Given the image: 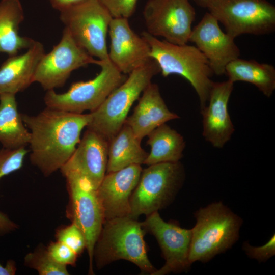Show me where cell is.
Segmentation results:
<instances>
[{"mask_svg": "<svg viewBox=\"0 0 275 275\" xmlns=\"http://www.w3.org/2000/svg\"><path fill=\"white\" fill-rule=\"evenodd\" d=\"M147 136V144L151 150L144 164L177 162L183 157L184 138L166 123L156 128Z\"/></svg>", "mask_w": 275, "mask_h": 275, "instance_id": "obj_24", "label": "cell"}, {"mask_svg": "<svg viewBox=\"0 0 275 275\" xmlns=\"http://www.w3.org/2000/svg\"><path fill=\"white\" fill-rule=\"evenodd\" d=\"M24 264L35 269L40 275H68L67 266L57 263L49 254L46 248L39 245L24 257Z\"/></svg>", "mask_w": 275, "mask_h": 275, "instance_id": "obj_27", "label": "cell"}, {"mask_svg": "<svg viewBox=\"0 0 275 275\" xmlns=\"http://www.w3.org/2000/svg\"><path fill=\"white\" fill-rule=\"evenodd\" d=\"M145 232L156 238L161 249L165 263L152 275H166L170 273L188 271L191 265L189 252L191 229L181 228L174 222H165L158 212L147 216L141 222Z\"/></svg>", "mask_w": 275, "mask_h": 275, "instance_id": "obj_13", "label": "cell"}, {"mask_svg": "<svg viewBox=\"0 0 275 275\" xmlns=\"http://www.w3.org/2000/svg\"><path fill=\"white\" fill-rule=\"evenodd\" d=\"M206 8L234 38L275 30V7L267 0H213Z\"/></svg>", "mask_w": 275, "mask_h": 275, "instance_id": "obj_9", "label": "cell"}, {"mask_svg": "<svg viewBox=\"0 0 275 275\" xmlns=\"http://www.w3.org/2000/svg\"><path fill=\"white\" fill-rule=\"evenodd\" d=\"M60 171L66 179L69 194L67 216L85 235L89 261V273L93 274L94 247L104 221L97 189L86 178L76 172Z\"/></svg>", "mask_w": 275, "mask_h": 275, "instance_id": "obj_10", "label": "cell"}, {"mask_svg": "<svg viewBox=\"0 0 275 275\" xmlns=\"http://www.w3.org/2000/svg\"><path fill=\"white\" fill-rule=\"evenodd\" d=\"M225 74L234 83L245 81L255 85L268 98L275 90V68L269 64L238 58L227 65Z\"/></svg>", "mask_w": 275, "mask_h": 275, "instance_id": "obj_25", "label": "cell"}, {"mask_svg": "<svg viewBox=\"0 0 275 275\" xmlns=\"http://www.w3.org/2000/svg\"><path fill=\"white\" fill-rule=\"evenodd\" d=\"M44 54L43 45L35 40L25 52L9 56L0 67V94L16 95L34 82L37 67Z\"/></svg>", "mask_w": 275, "mask_h": 275, "instance_id": "obj_20", "label": "cell"}, {"mask_svg": "<svg viewBox=\"0 0 275 275\" xmlns=\"http://www.w3.org/2000/svg\"><path fill=\"white\" fill-rule=\"evenodd\" d=\"M141 141L125 123L117 133L108 141L106 173L133 164H144L148 153L142 147Z\"/></svg>", "mask_w": 275, "mask_h": 275, "instance_id": "obj_22", "label": "cell"}, {"mask_svg": "<svg viewBox=\"0 0 275 275\" xmlns=\"http://www.w3.org/2000/svg\"><path fill=\"white\" fill-rule=\"evenodd\" d=\"M29 151L25 147L17 149H0V179L20 169ZM17 227L8 216L0 212V235L9 233Z\"/></svg>", "mask_w": 275, "mask_h": 275, "instance_id": "obj_26", "label": "cell"}, {"mask_svg": "<svg viewBox=\"0 0 275 275\" xmlns=\"http://www.w3.org/2000/svg\"><path fill=\"white\" fill-rule=\"evenodd\" d=\"M112 18L98 0H87L60 12V15L75 42L101 61L109 60L106 37Z\"/></svg>", "mask_w": 275, "mask_h": 275, "instance_id": "obj_8", "label": "cell"}, {"mask_svg": "<svg viewBox=\"0 0 275 275\" xmlns=\"http://www.w3.org/2000/svg\"><path fill=\"white\" fill-rule=\"evenodd\" d=\"M142 170L141 165L133 164L106 173L96 190L104 222L129 216L130 197Z\"/></svg>", "mask_w": 275, "mask_h": 275, "instance_id": "obj_16", "label": "cell"}, {"mask_svg": "<svg viewBox=\"0 0 275 275\" xmlns=\"http://www.w3.org/2000/svg\"><path fill=\"white\" fill-rule=\"evenodd\" d=\"M113 18L128 19L134 13L138 0H98Z\"/></svg>", "mask_w": 275, "mask_h": 275, "instance_id": "obj_29", "label": "cell"}, {"mask_svg": "<svg viewBox=\"0 0 275 275\" xmlns=\"http://www.w3.org/2000/svg\"><path fill=\"white\" fill-rule=\"evenodd\" d=\"M179 118L167 107L158 86L151 82L142 93L133 113L127 117L125 123L142 141L157 127Z\"/></svg>", "mask_w": 275, "mask_h": 275, "instance_id": "obj_19", "label": "cell"}, {"mask_svg": "<svg viewBox=\"0 0 275 275\" xmlns=\"http://www.w3.org/2000/svg\"><path fill=\"white\" fill-rule=\"evenodd\" d=\"M24 19V11L19 0L0 1V53L15 55L33 44L34 40L22 36L19 33Z\"/></svg>", "mask_w": 275, "mask_h": 275, "instance_id": "obj_21", "label": "cell"}, {"mask_svg": "<svg viewBox=\"0 0 275 275\" xmlns=\"http://www.w3.org/2000/svg\"><path fill=\"white\" fill-rule=\"evenodd\" d=\"M143 14L150 35L175 44L189 42L196 15L189 0H148Z\"/></svg>", "mask_w": 275, "mask_h": 275, "instance_id": "obj_11", "label": "cell"}, {"mask_svg": "<svg viewBox=\"0 0 275 275\" xmlns=\"http://www.w3.org/2000/svg\"><path fill=\"white\" fill-rule=\"evenodd\" d=\"M184 168L180 161L148 166L142 170L130 199L129 216L138 219L169 205L185 180Z\"/></svg>", "mask_w": 275, "mask_h": 275, "instance_id": "obj_6", "label": "cell"}, {"mask_svg": "<svg viewBox=\"0 0 275 275\" xmlns=\"http://www.w3.org/2000/svg\"><path fill=\"white\" fill-rule=\"evenodd\" d=\"M189 260L206 263L225 253L238 241L242 219L222 202L210 203L194 212Z\"/></svg>", "mask_w": 275, "mask_h": 275, "instance_id": "obj_2", "label": "cell"}, {"mask_svg": "<svg viewBox=\"0 0 275 275\" xmlns=\"http://www.w3.org/2000/svg\"><path fill=\"white\" fill-rule=\"evenodd\" d=\"M141 36L150 47V57L158 64L161 75H179L186 79L197 93L200 109L208 102L214 74L208 60L195 46L175 44L159 40L146 31Z\"/></svg>", "mask_w": 275, "mask_h": 275, "instance_id": "obj_4", "label": "cell"}, {"mask_svg": "<svg viewBox=\"0 0 275 275\" xmlns=\"http://www.w3.org/2000/svg\"><path fill=\"white\" fill-rule=\"evenodd\" d=\"M46 249L51 257L57 263L66 266L76 264L78 255L63 243L57 240L52 241Z\"/></svg>", "mask_w": 275, "mask_h": 275, "instance_id": "obj_30", "label": "cell"}, {"mask_svg": "<svg viewBox=\"0 0 275 275\" xmlns=\"http://www.w3.org/2000/svg\"><path fill=\"white\" fill-rule=\"evenodd\" d=\"M160 72L158 64L153 59L131 72L96 109L90 112L91 120L87 129L109 141L124 124L133 103Z\"/></svg>", "mask_w": 275, "mask_h": 275, "instance_id": "obj_5", "label": "cell"}, {"mask_svg": "<svg viewBox=\"0 0 275 275\" xmlns=\"http://www.w3.org/2000/svg\"><path fill=\"white\" fill-rule=\"evenodd\" d=\"M242 249L248 256L259 262H266L275 255V234L268 241L260 246L251 245L248 241L243 242Z\"/></svg>", "mask_w": 275, "mask_h": 275, "instance_id": "obj_31", "label": "cell"}, {"mask_svg": "<svg viewBox=\"0 0 275 275\" xmlns=\"http://www.w3.org/2000/svg\"><path fill=\"white\" fill-rule=\"evenodd\" d=\"M233 88L234 82L228 79L214 82L210 92L208 104L200 109L202 135L215 148L224 147L235 131L228 109Z\"/></svg>", "mask_w": 275, "mask_h": 275, "instance_id": "obj_17", "label": "cell"}, {"mask_svg": "<svg viewBox=\"0 0 275 275\" xmlns=\"http://www.w3.org/2000/svg\"><path fill=\"white\" fill-rule=\"evenodd\" d=\"M21 115L30 132V161L46 177L68 161L91 120L90 113H72L48 107L36 115Z\"/></svg>", "mask_w": 275, "mask_h": 275, "instance_id": "obj_1", "label": "cell"}, {"mask_svg": "<svg viewBox=\"0 0 275 275\" xmlns=\"http://www.w3.org/2000/svg\"><path fill=\"white\" fill-rule=\"evenodd\" d=\"M145 232L141 222L129 216L105 221L94 250L97 268L125 260L136 265L142 273L152 275L157 269L148 257Z\"/></svg>", "mask_w": 275, "mask_h": 275, "instance_id": "obj_3", "label": "cell"}, {"mask_svg": "<svg viewBox=\"0 0 275 275\" xmlns=\"http://www.w3.org/2000/svg\"><path fill=\"white\" fill-rule=\"evenodd\" d=\"M30 132L18 109L15 95L0 94V143L3 147L17 149L29 145Z\"/></svg>", "mask_w": 275, "mask_h": 275, "instance_id": "obj_23", "label": "cell"}, {"mask_svg": "<svg viewBox=\"0 0 275 275\" xmlns=\"http://www.w3.org/2000/svg\"><path fill=\"white\" fill-rule=\"evenodd\" d=\"M193 1L198 6L203 8H207L208 5L213 0H189Z\"/></svg>", "mask_w": 275, "mask_h": 275, "instance_id": "obj_34", "label": "cell"}, {"mask_svg": "<svg viewBox=\"0 0 275 275\" xmlns=\"http://www.w3.org/2000/svg\"><path fill=\"white\" fill-rule=\"evenodd\" d=\"M108 32L111 39L109 59L122 74H129L152 59L149 44L132 30L128 19L113 18Z\"/></svg>", "mask_w": 275, "mask_h": 275, "instance_id": "obj_15", "label": "cell"}, {"mask_svg": "<svg viewBox=\"0 0 275 275\" xmlns=\"http://www.w3.org/2000/svg\"><path fill=\"white\" fill-rule=\"evenodd\" d=\"M108 141L87 129L74 153L61 170L76 172L97 189L106 173Z\"/></svg>", "mask_w": 275, "mask_h": 275, "instance_id": "obj_18", "label": "cell"}, {"mask_svg": "<svg viewBox=\"0 0 275 275\" xmlns=\"http://www.w3.org/2000/svg\"><path fill=\"white\" fill-rule=\"evenodd\" d=\"M101 62L80 47L64 28L60 41L40 60L34 82L45 90H54L64 86L74 70L90 64L100 66Z\"/></svg>", "mask_w": 275, "mask_h": 275, "instance_id": "obj_12", "label": "cell"}, {"mask_svg": "<svg viewBox=\"0 0 275 275\" xmlns=\"http://www.w3.org/2000/svg\"><path fill=\"white\" fill-rule=\"evenodd\" d=\"M16 270V263L13 260H8L5 266L0 263V275H14Z\"/></svg>", "mask_w": 275, "mask_h": 275, "instance_id": "obj_33", "label": "cell"}, {"mask_svg": "<svg viewBox=\"0 0 275 275\" xmlns=\"http://www.w3.org/2000/svg\"><path fill=\"white\" fill-rule=\"evenodd\" d=\"M52 7L62 12L87 0H48Z\"/></svg>", "mask_w": 275, "mask_h": 275, "instance_id": "obj_32", "label": "cell"}, {"mask_svg": "<svg viewBox=\"0 0 275 275\" xmlns=\"http://www.w3.org/2000/svg\"><path fill=\"white\" fill-rule=\"evenodd\" d=\"M99 66L101 70L94 78L74 82L64 93L47 91L44 97L46 107L76 114L96 109L127 78L109 60L102 61Z\"/></svg>", "mask_w": 275, "mask_h": 275, "instance_id": "obj_7", "label": "cell"}, {"mask_svg": "<svg viewBox=\"0 0 275 275\" xmlns=\"http://www.w3.org/2000/svg\"><path fill=\"white\" fill-rule=\"evenodd\" d=\"M234 39L221 29L212 15L207 12L192 29L189 41L194 43L205 56L213 74L221 76L225 74L227 65L240 57V51Z\"/></svg>", "mask_w": 275, "mask_h": 275, "instance_id": "obj_14", "label": "cell"}, {"mask_svg": "<svg viewBox=\"0 0 275 275\" xmlns=\"http://www.w3.org/2000/svg\"><path fill=\"white\" fill-rule=\"evenodd\" d=\"M58 241L67 245L78 256L86 249L87 243L84 234L75 223L60 228L56 233Z\"/></svg>", "mask_w": 275, "mask_h": 275, "instance_id": "obj_28", "label": "cell"}]
</instances>
